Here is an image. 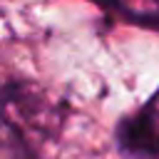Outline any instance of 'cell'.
<instances>
[{
    "instance_id": "6da1fadb",
    "label": "cell",
    "mask_w": 159,
    "mask_h": 159,
    "mask_svg": "<svg viewBox=\"0 0 159 159\" xmlns=\"http://www.w3.org/2000/svg\"><path fill=\"white\" fill-rule=\"evenodd\" d=\"M117 144L132 157L159 159V89L147 99V104L119 122Z\"/></svg>"
},
{
    "instance_id": "7a4b0ae2",
    "label": "cell",
    "mask_w": 159,
    "mask_h": 159,
    "mask_svg": "<svg viewBox=\"0 0 159 159\" xmlns=\"http://www.w3.org/2000/svg\"><path fill=\"white\" fill-rule=\"evenodd\" d=\"M104 5L114 7L127 20H134L139 25L159 27V0H102Z\"/></svg>"
}]
</instances>
